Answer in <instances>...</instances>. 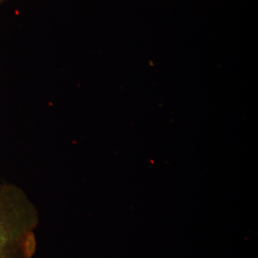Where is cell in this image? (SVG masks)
Returning <instances> with one entry per match:
<instances>
[{
    "label": "cell",
    "instance_id": "6da1fadb",
    "mask_svg": "<svg viewBox=\"0 0 258 258\" xmlns=\"http://www.w3.org/2000/svg\"><path fill=\"white\" fill-rule=\"evenodd\" d=\"M40 215L25 191L14 184H0V258H32Z\"/></svg>",
    "mask_w": 258,
    "mask_h": 258
},
{
    "label": "cell",
    "instance_id": "7a4b0ae2",
    "mask_svg": "<svg viewBox=\"0 0 258 258\" xmlns=\"http://www.w3.org/2000/svg\"><path fill=\"white\" fill-rule=\"evenodd\" d=\"M8 1V0H0V5L3 4V3H4L5 2Z\"/></svg>",
    "mask_w": 258,
    "mask_h": 258
}]
</instances>
